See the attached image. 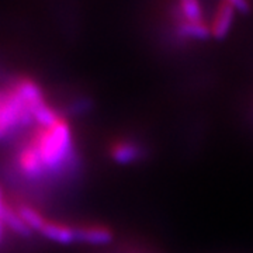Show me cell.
<instances>
[{"label": "cell", "mask_w": 253, "mask_h": 253, "mask_svg": "<svg viewBox=\"0 0 253 253\" xmlns=\"http://www.w3.org/2000/svg\"><path fill=\"white\" fill-rule=\"evenodd\" d=\"M30 141L41 156L46 174H61L73 168L75 145L72 128L63 117L52 126H38Z\"/></svg>", "instance_id": "cell-1"}, {"label": "cell", "mask_w": 253, "mask_h": 253, "mask_svg": "<svg viewBox=\"0 0 253 253\" xmlns=\"http://www.w3.org/2000/svg\"><path fill=\"white\" fill-rule=\"evenodd\" d=\"M31 121V111L11 86L0 90V141L18 128L28 126Z\"/></svg>", "instance_id": "cell-2"}, {"label": "cell", "mask_w": 253, "mask_h": 253, "mask_svg": "<svg viewBox=\"0 0 253 253\" xmlns=\"http://www.w3.org/2000/svg\"><path fill=\"white\" fill-rule=\"evenodd\" d=\"M16 162H17L18 173L23 174L27 180H41L46 174L41 156L31 141H27L20 146Z\"/></svg>", "instance_id": "cell-3"}, {"label": "cell", "mask_w": 253, "mask_h": 253, "mask_svg": "<svg viewBox=\"0 0 253 253\" xmlns=\"http://www.w3.org/2000/svg\"><path fill=\"white\" fill-rule=\"evenodd\" d=\"M235 13L236 9L231 3H228L225 0H221L217 4L215 10H214L211 21L208 23L211 37H214L217 40H221V38L226 37V34L229 33V30L234 24Z\"/></svg>", "instance_id": "cell-4"}, {"label": "cell", "mask_w": 253, "mask_h": 253, "mask_svg": "<svg viewBox=\"0 0 253 253\" xmlns=\"http://www.w3.org/2000/svg\"><path fill=\"white\" fill-rule=\"evenodd\" d=\"M10 86H11L13 90L17 93L18 97L27 104L31 114H33L34 109L41 106L42 103H45V97H44L41 86L37 82L33 81L31 78L21 76V78H18V79L13 82Z\"/></svg>", "instance_id": "cell-5"}, {"label": "cell", "mask_w": 253, "mask_h": 253, "mask_svg": "<svg viewBox=\"0 0 253 253\" xmlns=\"http://www.w3.org/2000/svg\"><path fill=\"white\" fill-rule=\"evenodd\" d=\"M114 238L113 229L101 224H86L75 226V239L76 242L90 245L110 244Z\"/></svg>", "instance_id": "cell-6"}, {"label": "cell", "mask_w": 253, "mask_h": 253, "mask_svg": "<svg viewBox=\"0 0 253 253\" xmlns=\"http://www.w3.org/2000/svg\"><path fill=\"white\" fill-rule=\"evenodd\" d=\"M109 154L117 163H132L142 158V149L131 139H117L110 144Z\"/></svg>", "instance_id": "cell-7"}, {"label": "cell", "mask_w": 253, "mask_h": 253, "mask_svg": "<svg viewBox=\"0 0 253 253\" xmlns=\"http://www.w3.org/2000/svg\"><path fill=\"white\" fill-rule=\"evenodd\" d=\"M40 234L45 236L46 239L56 242V244H73L76 242L75 239V226L63 224V222H56V221H49L46 219L45 224L42 225Z\"/></svg>", "instance_id": "cell-8"}, {"label": "cell", "mask_w": 253, "mask_h": 253, "mask_svg": "<svg viewBox=\"0 0 253 253\" xmlns=\"http://www.w3.org/2000/svg\"><path fill=\"white\" fill-rule=\"evenodd\" d=\"M1 219H3V222H4V225L7 226L9 229H11L14 234L23 236V238H28V236L31 235V229H30L27 226V224L23 221V218L20 217L17 210L10 207L9 204H6V208H4V211H3Z\"/></svg>", "instance_id": "cell-9"}, {"label": "cell", "mask_w": 253, "mask_h": 253, "mask_svg": "<svg viewBox=\"0 0 253 253\" xmlns=\"http://www.w3.org/2000/svg\"><path fill=\"white\" fill-rule=\"evenodd\" d=\"M16 210L31 231H37V232L41 231L42 225L45 224L46 218L38 210L33 208L31 206H27V204H18Z\"/></svg>", "instance_id": "cell-10"}, {"label": "cell", "mask_w": 253, "mask_h": 253, "mask_svg": "<svg viewBox=\"0 0 253 253\" xmlns=\"http://www.w3.org/2000/svg\"><path fill=\"white\" fill-rule=\"evenodd\" d=\"M179 31L181 36L193 38V40H207L211 37L210 26L204 21H197V23H190V21H181L179 26Z\"/></svg>", "instance_id": "cell-11"}, {"label": "cell", "mask_w": 253, "mask_h": 253, "mask_svg": "<svg viewBox=\"0 0 253 253\" xmlns=\"http://www.w3.org/2000/svg\"><path fill=\"white\" fill-rule=\"evenodd\" d=\"M183 21L197 23L204 21V13L200 0H179Z\"/></svg>", "instance_id": "cell-12"}, {"label": "cell", "mask_w": 253, "mask_h": 253, "mask_svg": "<svg viewBox=\"0 0 253 253\" xmlns=\"http://www.w3.org/2000/svg\"><path fill=\"white\" fill-rule=\"evenodd\" d=\"M228 3H231L236 11H246L249 9V0H225Z\"/></svg>", "instance_id": "cell-13"}, {"label": "cell", "mask_w": 253, "mask_h": 253, "mask_svg": "<svg viewBox=\"0 0 253 253\" xmlns=\"http://www.w3.org/2000/svg\"><path fill=\"white\" fill-rule=\"evenodd\" d=\"M6 201H4V197H3V189H1V186H0V218L3 215V211H4V208H6Z\"/></svg>", "instance_id": "cell-14"}, {"label": "cell", "mask_w": 253, "mask_h": 253, "mask_svg": "<svg viewBox=\"0 0 253 253\" xmlns=\"http://www.w3.org/2000/svg\"><path fill=\"white\" fill-rule=\"evenodd\" d=\"M3 238H4V222H3V219L0 218V245L3 242Z\"/></svg>", "instance_id": "cell-15"}]
</instances>
